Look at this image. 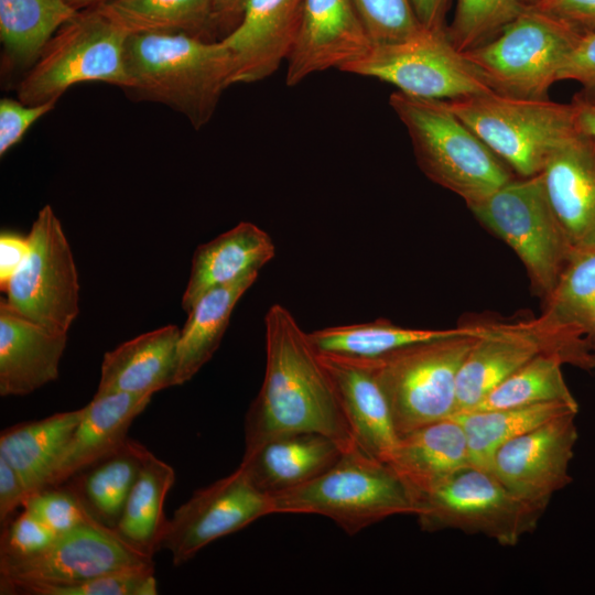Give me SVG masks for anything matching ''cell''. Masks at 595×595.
I'll list each match as a JSON object with an SVG mask.
<instances>
[{
	"mask_svg": "<svg viewBox=\"0 0 595 595\" xmlns=\"http://www.w3.org/2000/svg\"><path fill=\"white\" fill-rule=\"evenodd\" d=\"M279 513H315L355 534L386 518L415 515L410 489L385 462L357 445L314 479L272 496Z\"/></svg>",
	"mask_w": 595,
	"mask_h": 595,
	"instance_id": "cell-4",
	"label": "cell"
},
{
	"mask_svg": "<svg viewBox=\"0 0 595 595\" xmlns=\"http://www.w3.org/2000/svg\"><path fill=\"white\" fill-rule=\"evenodd\" d=\"M129 34H185L210 40L215 0H112L97 7Z\"/></svg>",
	"mask_w": 595,
	"mask_h": 595,
	"instance_id": "cell-34",
	"label": "cell"
},
{
	"mask_svg": "<svg viewBox=\"0 0 595 595\" xmlns=\"http://www.w3.org/2000/svg\"><path fill=\"white\" fill-rule=\"evenodd\" d=\"M22 509L35 515L57 534L94 521L77 495L66 484L47 486L30 494Z\"/></svg>",
	"mask_w": 595,
	"mask_h": 595,
	"instance_id": "cell-40",
	"label": "cell"
},
{
	"mask_svg": "<svg viewBox=\"0 0 595 595\" xmlns=\"http://www.w3.org/2000/svg\"><path fill=\"white\" fill-rule=\"evenodd\" d=\"M83 414L84 407L12 425L1 432L0 457L15 469L29 495L45 487Z\"/></svg>",
	"mask_w": 595,
	"mask_h": 595,
	"instance_id": "cell-27",
	"label": "cell"
},
{
	"mask_svg": "<svg viewBox=\"0 0 595 595\" xmlns=\"http://www.w3.org/2000/svg\"><path fill=\"white\" fill-rule=\"evenodd\" d=\"M154 565L153 558L127 544L113 530L90 521L57 536L26 558L0 556V591L21 584H73L95 576Z\"/></svg>",
	"mask_w": 595,
	"mask_h": 595,
	"instance_id": "cell-13",
	"label": "cell"
},
{
	"mask_svg": "<svg viewBox=\"0 0 595 595\" xmlns=\"http://www.w3.org/2000/svg\"><path fill=\"white\" fill-rule=\"evenodd\" d=\"M29 496V491L15 469L0 457V523L13 518Z\"/></svg>",
	"mask_w": 595,
	"mask_h": 595,
	"instance_id": "cell-45",
	"label": "cell"
},
{
	"mask_svg": "<svg viewBox=\"0 0 595 595\" xmlns=\"http://www.w3.org/2000/svg\"><path fill=\"white\" fill-rule=\"evenodd\" d=\"M422 530L455 529L516 545L537 528L545 507L507 488L489 469L469 465L416 499Z\"/></svg>",
	"mask_w": 595,
	"mask_h": 595,
	"instance_id": "cell-9",
	"label": "cell"
},
{
	"mask_svg": "<svg viewBox=\"0 0 595 595\" xmlns=\"http://www.w3.org/2000/svg\"><path fill=\"white\" fill-rule=\"evenodd\" d=\"M148 448L128 439L110 455L80 470L66 484L88 513L115 531Z\"/></svg>",
	"mask_w": 595,
	"mask_h": 595,
	"instance_id": "cell-30",
	"label": "cell"
},
{
	"mask_svg": "<svg viewBox=\"0 0 595 595\" xmlns=\"http://www.w3.org/2000/svg\"><path fill=\"white\" fill-rule=\"evenodd\" d=\"M67 334L51 332L0 301V394L26 396L58 378Z\"/></svg>",
	"mask_w": 595,
	"mask_h": 595,
	"instance_id": "cell-21",
	"label": "cell"
},
{
	"mask_svg": "<svg viewBox=\"0 0 595 595\" xmlns=\"http://www.w3.org/2000/svg\"><path fill=\"white\" fill-rule=\"evenodd\" d=\"M57 533L29 510L21 509L1 527L0 556L26 558L42 552Z\"/></svg>",
	"mask_w": 595,
	"mask_h": 595,
	"instance_id": "cell-41",
	"label": "cell"
},
{
	"mask_svg": "<svg viewBox=\"0 0 595 595\" xmlns=\"http://www.w3.org/2000/svg\"><path fill=\"white\" fill-rule=\"evenodd\" d=\"M28 237L29 253L3 290V300L37 325L67 334L79 313L78 274L71 246L51 205L40 209Z\"/></svg>",
	"mask_w": 595,
	"mask_h": 595,
	"instance_id": "cell-11",
	"label": "cell"
},
{
	"mask_svg": "<svg viewBox=\"0 0 595 595\" xmlns=\"http://www.w3.org/2000/svg\"><path fill=\"white\" fill-rule=\"evenodd\" d=\"M372 45L391 44L419 34L411 0H351Z\"/></svg>",
	"mask_w": 595,
	"mask_h": 595,
	"instance_id": "cell-39",
	"label": "cell"
},
{
	"mask_svg": "<svg viewBox=\"0 0 595 595\" xmlns=\"http://www.w3.org/2000/svg\"><path fill=\"white\" fill-rule=\"evenodd\" d=\"M129 35L99 8L78 11L24 74L18 85V99L25 105L58 100L72 86L87 82L126 90L131 85L126 67Z\"/></svg>",
	"mask_w": 595,
	"mask_h": 595,
	"instance_id": "cell-6",
	"label": "cell"
},
{
	"mask_svg": "<svg viewBox=\"0 0 595 595\" xmlns=\"http://www.w3.org/2000/svg\"><path fill=\"white\" fill-rule=\"evenodd\" d=\"M318 355L333 379L355 444L368 455L387 463L399 435L372 359L326 353Z\"/></svg>",
	"mask_w": 595,
	"mask_h": 595,
	"instance_id": "cell-20",
	"label": "cell"
},
{
	"mask_svg": "<svg viewBox=\"0 0 595 595\" xmlns=\"http://www.w3.org/2000/svg\"><path fill=\"white\" fill-rule=\"evenodd\" d=\"M558 80H574L582 86L576 96L595 104V34L578 40L562 65Z\"/></svg>",
	"mask_w": 595,
	"mask_h": 595,
	"instance_id": "cell-43",
	"label": "cell"
},
{
	"mask_svg": "<svg viewBox=\"0 0 595 595\" xmlns=\"http://www.w3.org/2000/svg\"><path fill=\"white\" fill-rule=\"evenodd\" d=\"M524 7L529 8V7H532L539 2H541L542 0H519Z\"/></svg>",
	"mask_w": 595,
	"mask_h": 595,
	"instance_id": "cell-52",
	"label": "cell"
},
{
	"mask_svg": "<svg viewBox=\"0 0 595 595\" xmlns=\"http://www.w3.org/2000/svg\"><path fill=\"white\" fill-rule=\"evenodd\" d=\"M303 0H244L241 19L221 41L232 56L231 85L271 76L296 43Z\"/></svg>",
	"mask_w": 595,
	"mask_h": 595,
	"instance_id": "cell-17",
	"label": "cell"
},
{
	"mask_svg": "<svg viewBox=\"0 0 595 595\" xmlns=\"http://www.w3.org/2000/svg\"><path fill=\"white\" fill-rule=\"evenodd\" d=\"M345 450L337 441L321 433H290L244 453L239 467L256 487L274 496L314 479Z\"/></svg>",
	"mask_w": 595,
	"mask_h": 595,
	"instance_id": "cell-24",
	"label": "cell"
},
{
	"mask_svg": "<svg viewBox=\"0 0 595 595\" xmlns=\"http://www.w3.org/2000/svg\"><path fill=\"white\" fill-rule=\"evenodd\" d=\"M371 46L351 0H303L301 29L288 58L285 84L296 86L314 73L340 69Z\"/></svg>",
	"mask_w": 595,
	"mask_h": 595,
	"instance_id": "cell-18",
	"label": "cell"
},
{
	"mask_svg": "<svg viewBox=\"0 0 595 595\" xmlns=\"http://www.w3.org/2000/svg\"><path fill=\"white\" fill-rule=\"evenodd\" d=\"M563 356L542 351L512 372L496 387L475 409L490 410L524 407L545 402L578 405L570 391L562 365Z\"/></svg>",
	"mask_w": 595,
	"mask_h": 595,
	"instance_id": "cell-36",
	"label": "cell"
},
{
	"mask_svg": "<svg viewBox=\"0 0 595 595\" xmlns=\"http://www.w3.org/2000/svg\"><path fill=\"white\" fill-rule=\"evenodd\" d=\"M456 116L523 177L539 174L550 155L583 134L576 106L487 93L447 100Z\"/></svg>",
	"mask_w": 595,
	"mask_h": 595,
	"instance_id": "cell-5",
	"label": "cell"
},
{
	"mask_svg": "<svg viewBox=\"0 0 595 595\" xmlns=\"http://www.w3.org/2000/svg\"><path fill=\"white\" fill-rule=\"evenodd\" d=\"M154 565L95 576L73 584H21L8 594L23 595H155Z\"/></svg>",
	"mask_w": 595,
	"mask_h": 595,
	"instance_id": "cell-38",
	"label": "cell"
},
{
	"mask_svg": "<svg viewBox=\"0 0 595 595\" xmlns=\"http://www.w3.org/2000/svg\"><path fill=\"white\" fill-rule=\"evenodd\" d=\"M582 335L592 350H595V311L582 327Z\"/></svg>",
	"mask_w": 595,
	"mask_h": 595,
	"instance_id": "cell-50",
	"label": "cell"
},
{
	"mask_svg": "<svg viewBox=\"0 0 595 595\" xmlns=\"http://www.w3.org/2000/svg\"><path fill=\"white\" fill-rule=\"evenodd\" d=\"M581 36L531 8L495 37L463 56L494 93L522 99H547L550 87Z\"/></svg>",
	"mask_w": 595,
	"mask_h": 595,
	"instance_id": "cell-7",
	"label": "cell"
},
{
	"mask_svg": "<svg viewBox=\"0 0 595 595\" xmlns=\"http://www.w3.org/2000/svg\"><path fill=\"white\" fill-rule=\"evenodd\" d=\"M339 71L377 78L422 98L455 100L491 93L443 29H423L401 42L372 45Z\"/></svg>",
	"mask_w": 595,
	"mask_h": 595,
	"instance_id": "cell-12",
	"label": "cell"
},
{
	"mask_svg": "<svg viewBox=\"0 0 595 595\" xmlns=\"http://www.w3.org/2000/svg\"><path fill=\"white\" fill-rule=\"evenodd\" d=\"M519 0H456L447 37L461 53L495 37L526 10Z\"/></svg>",
	"mask_w": 595,
	"mask_h": 595,
	"instance_id": "cell-37",
	"label": "cell"
},
{
	"mask_svg": "<svg viewBox=\"0 0 595 595\" xmlns=\"http://www.w3.org/2000/svg\"><path fill=\"white\" fill-rule=\"evenodd\" d=\"M266 372L245 418V453L290 433L316 432L344 448L355 444L333 379L291 312L273 304L264 316Z\"/></svg>",
	"mask_w": 595,
	"mask_h": 595,
	"instance_id": "cell-1",
	"label": "cell"
},
{
	"mask_svg": "<svg viewBox=\"0 0 595 595\" xmlns=\"http://www.w3.org/2000/svg\"><path fill=\"white\" fill-rule=\"evenodd\" d=\"M551 209L573 252L595 249V139L580 134L540 172Z\"/></svg>",
	"mask_w": 595,
	"mask_h": 595,
	"instance_id": "cell-19",
	"label": "cell"
},
{
	"mask_svg": "<svg viewBox=\"0 0 595 595\" xmlns=\"http://www.w3.org/2000/svg\"><path fill=\"white\" fill-rule=\"evenodd\" d=\"M66 1L71 3L76 10L80 11L85 9L97 8L112 0H66Z\"/></svg>",
	"mask_w": 595,
	"mask_h": 595,
	"instance_id": "cell-51",
	"label": "cell"
},
{
	"mask_svg": "<svg viewBox=\"0 0 595 595\" xmlns=\"http://www.w3.org/2000/svg\"><path fill=\"white\" fill-rule=\"evenodd\" d=\"M259 271L213 288L187 312L177 346L175 386L191 380L209 361L227 329L231 313L246 291L256 282Z\"/></svg>",
	"mask_w": 595,
	"mask_h": 595,
	"instance_id": "cell-29",
	"label": "cell"
},
{
	"mask_svg": "<svg viewBox=\"0 0 595 595\" xmlns=\"http://www.w3.org/2000/svg\"><path fill=\"white\" fill-rule=\"evenodd\" d=\"M414 12L424 29L442 30L447 0H411Z\"/></svg>",
	"mask_w": 595,
	"mask_h": 595,
	"instance_id": "cell-47",
	"label": "cell"
},
{
	"mask_svg": "<svg viewBox=\"0 0 595 595\" xmlns=\"http://www.w3.org/2000/svg\"><path fill=\"white\" fill-rule=\"evenodd\" d=\"M480 335L419 343L372 359L399 436L457 412V375Z\"/></svg>",
	"mask_w": 595,
	"mask_h": 595,
	"instance_id": "cell-8",
	"label": "cell"
},
{
	"mask_svg": "<svg viewBox=\"0 0 595 595\" xmlns=\"http://www.w3.org/2000/svg\"><path fill=\"white\" fill-rule=\"evenodd\" d=\"M275 513L273 497L256 487L238 468L196 490L167 519L161 541L174 565L193 559L207 544Z\"/></svg>",
	"mask_w": 595,
	"mask_h": 595,
	"instance_id": "cell-14",
	"label": "cell"
},
{
	"mask_svg": "<svg viewBox=\"0 0 595 595\" xmlns=\"http://www.w3.org/2000/svg\"><path fill=\"white\" fill-rule=\"evenodd\" d=\"M573 102L577 111V125L581 133L595 139V104L585 101L577 96Z\"/></svg>",
	"mask_w": 595,
	"mask_h": 595,
	"instance_id": "cell-48",
	"label": "cell"
},
{
	"mask_svg": "<svg viewBox=\"0 0 595 595\" xmlns=\"http://www.w3.org/2000/svg\"><path fill=\"white\" fill-rule=\"evenodd\" d=\"M548 306L540 328L562 338L585 340L582 327L595 311V249L573 253Z\"/></svg>",
	"mask_w": 595,
	"mask_h": 595,
	"instance_id": "cell-35",
	"label": "cell"
},
{
	"mask_svg": "<svg viewBox=\"0 0 595 595\" xmlns=\"http://www.w3.org/2000/svg\"><path fill=\"white\" fill-rule=\"evenodd\" d=\"M576 414H562L507 442L488 469L517 496L547 508L552 496L572 482Z\"/></svg>",
	"mask_w": 595,
	"mask_h": 595,
	"instance_id": "cell-15",
	"label": "cell"
},
{
	"mask_svg": "<svg viewBox=\"0 0 595 595\" xmlns=\"http://www.w3.org/2000/svg\"><path fill=\"white\" fill-rule=\"evenodd\" d=\"M175 482L171 465L147 451L115 532L132 549L153 558L161 550L166 496Z\"/></svg>",
	"mask_w": 595,
	"mask_h": 595,
	"instance_id": "cell-31",
	"label": "cell"
},
{
	"mask_svg": "<svg viewBox=\"0 0 595 595\" xmlns=\"http://www.w3.org/2000/svg\"><path fill=\"white\" fill-rule=\"evenodd\" d=\"M468 207L515 250L548 300L574 252L551 209L540 173L511 180Z\"/></svg>",
	"mask_w": 595,
	"mask_h": 595,
	"instance_id": "cell-10",
	"label": "cell"
},
{
	"mask_svg": "<svg viewBox=\"0 0 595 595\" xmlns=\"http://www.w3.org/2000/svg\"><path fill=\"white\" fill-rule=\"evenodd\" d=\"M152 396L131 393L96 394L56 462L45 487L58 486L121 447L133 420Z\"/></svg>",
	"mask_w": 595,
	"mask_h": 595,
	"instance_id": "cell-22",
	"label": "cell"
},
{
	"mask_svg": "<svg viewBox=\"0 0 595 595\" xmlns=\"http://www.w3.org/2000/svg\"><path fill=\"white\" fill-rule=\"evenodd\" d=\"M77 13L66 0H0L2 67L30 71L55 33Z\"/></svg>",
	"mask_w": 595,
	"mask_h": 595,
	"instance_id": "cell-28",
	"label": "cell"
},
{
	"mask_svg": "<svg viewBox=\"0 0 595 595\" xmlns=\"http://www.w3.org/2000/svg\"><path fill=\"white\" fill-rule=\"evenodd\" d=\"M30 250L29 237L12 231L0 235V288L3 291L24 262Z\"/></svg>",
	"mask_w": 595,
	"mask_h": 595,
	"instance_id": "cell-46",
	"label": "cell"
},
{
	"mask_svg": "<svg viewBox=\"0 0 595 595\" xmlns=\"http://www.w3.org/2000/svg\"><path fill=\"white\" fill-rule=\"evenodd\" d=\"M244 0H215L214 19L216 24H226L241 14Z\"/></svg>",
	"mask_w": 595,
	"mask_h": 595,
	"instance_id": "cell-49",
	"label": "cell"
},
{
	"mask_svg": "<svg viewBox=\"0 0 595 595\" xmlns=\"http://www.w3.org/2000/svg\"><path fill=\"white\" fill-rule=\"evenodd\" d=\"M389 105L405 127L423 173L467 205L512 180L501 160L456 116L447 100L397 90Z\"/></svg>",
	"mask_w": 595,
	"mask_h": 595,
	"instance_id": "cell-3",
	"label": "cell"
},
{
	"mask_svg": "<svg viewBox=\"0 0 595 595\" xmlns=\"http://www.w3.org/2000/svg\"><path fill=\"white\" fill-rule=\"evenodd\" d=\"M387 464L416 502L418 497L472 465L465 431L454 415L422 425L399 436Z\"/></svg>",
	"mask_w": 595,
	"mask_h": 595,
	"instance_id": "cell-23",
	"label": "cell"
},
{
	"mask_svg": "<svg viewBox=\"0 0 595 595\" xmlns=\"http://www.w3.org/2000/svg\"><path fill=\"white\" fill-rule=\"evenodd\" d=\"M569 412L578 405L545 402L524 407L474 410L454 414L462 424L472 465L488 469L496 451L507 442Z\"/></svg>",
	"mask_w": 595,
	"mask_h": 595,
	"instance_id": "cell-33",
	"label": "cell"
},
{
	"mask_svg": "<svg viewBox=\"0 0 595 595\" xmlns=\"http://www.w3.org/2000/svg\"><path fill=\"white\" fill-rule=\"evenodd\" d=\"M181 329L173 324L141 334L104 355L96 394L152 396L175 386Z\"/></svg>",
	"mask_w": 595,
	"mask_h": 595,
	"instance_id": "cell-25",
	"label": "cell"
},
{
	"mask_svg": "<svg viewBox=\"0 0 595 595\" xmlns=\"http://www.w3.org/2000/svg\"><path fill=\"white\" fill-rule=\"evenodd\" d=\"M57 100L41 105H25L20 100L2 98L0 100V155L3 156L18 144L26 131L40 118L52 111Z\"/></svg>",
	"mask_w": 595,
	"mask_h": 595,
	"instance_id": "cell-42",
	"label": "cell"
},
{
	"mask_svg": "<svg viewBox=\"0 0 595 595\" xmlns=\"http://www.w3.org/2000/svg\"><path fill=\"white\" fill-rule=\"evenodd\" d=\"M126 67L131 85L125 94L182 113L198 130L214 116L231 85L232 56L225 43L185 34H130Z\"/></svg>",
	"mask_w": 595,
	"mask_h": 595,
	"instance_id": "cell-2",
	"label": "cell"
},
{
	"mask_svg": "<svg viewBox=\"0 0 595 595\" xmlns=\"http://www.w3.org/2000/svg\"><path fill=\"white\" fill-rule=\"evenodd\" d=\"M275 255L270 235L250 221H241L213 240L199 245L192 258L191 272L182 296L188 312L208 290L260 271Z\"/></svg>",
	"mask_w": 595,
	"mask_h": 595,
	"instance_id": "cell-26",
	"label": "cell"
},
{
	"mask_svg": "<svg viewBox=\"0 0 595 595\" xmlns=\"http://www.w3.org/2000/svg\"><path fill=\"white\" fill-rule=\"evenodd\" d=\"M542 351L559 353L566 363L576 365L574 349L537 325L488 326L459 368L456 413L475 409L512 372Z\"/></svg>",
	"mask_w": 595,
	"mask_h": 595,
	"instance_id": "cell-16",
	"label": "cell"
},
{
	"mask_svg": "<svg viewBox=\"0 0 595 595\" xmlns=\"http://www.w3.org/2000/svg\"><path fill=\"white\" fill-rule=\"evenodd\" d=\"M488 326H464L448 329L408 328L387 320L329 326L307 333L318 353L376 359L400 348L462 335H480Z\"/></svg>",
	"mask_w": 595,
	"mask_h": 595,
	"instance_id": "cell-32",
	"label": "cell"
},
{
	"mask_svg": "<svg viewBox=\"0 0 595 595\" xmlns=\"http://www.w3.org/2000/svg\"><path fill=\"white\" fill-rule=\"evenodd\" d=\"M529 8L554 19L581 37L595 34V0H542Z\"/></svg>",
	"mask_w": 595,
	"mask_h": 595,
	"instance_id": "cell-44",
	"label": "cell"
}]
</instances>
